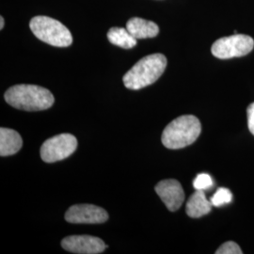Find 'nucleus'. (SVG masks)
Returning a JSON list of instances; mask_svg holds the SVG:
<instances>
[{
	"instance_id": "obj_1",
	"label": "nucleus",
	"mask_w": 254,
	"mask_h": 254,
	"mask_svg": "<svg viewBox=\"0 0 254 254\" xmlns=\"http://www.w3.org/2000/svg\"><path fill=\"white\" fill-rule=\"evenodd\" d=\"M5 100L15 109L26 111H40L51 108L54 104V95L46 88L21 84L9 88L5 92Z\"/></svg>"
},
{
	"instance_id": "obj_2",
	"label": "nucleus",
	"mask_w": 254,
	"mask_h": 254,
	"mask_svg": "<svg viewBox=\"0 0 254 254\" xmlns=\"http://www.w3.org/2000/svg\"><path fill=\"white\" fill-rule=\"evenodd\" d=\"M167 67V59L162 54H152L138 61L123 78L129 90L137 91L156 81Z\"/></svg>"
},
{
	"instance_id": "obj_3",
	"label": "nucleus",
	"mask_w": 254,
	"mask_h": 254,
	"mask_svg": "<svg viewBox=\"0 0 254 254\" xmlns=\"http://www.w3.org/2000/svg\"><path fill=\"white\" fill-rule=\"evenodd\" d=\"M200 132L199 119L193 115H183L173 120L164 129L161 140L166 148L177 150L195 142Z\"/></svg>"
},
{
	"instance_id": "obj_4",
	"label": "nucleus",
	"mask_w": 254,
	"mask_h": 254,
	"mask_svg": "<svg viewBox=\"0 0 254 254\" xmlns=\"http://www.w3.org/2000/svg\"><path fill=\"white\" fill-rule=\"evenodd\" d=\"M29 27L32 33L50 46L67 47L73 44L70 30L63 23L48 16H35L30 20Z\"/></svg>"
},
{
	"instance_id": "obj_5",
	"label": "nucleus",
	"mask_w": 254,
	"mask_h": 254,
	"mask_svg": "<svg viewBox=\"0 0 254 254\" xmlns=\"http://www.w3.org/2000/svg\"><path fill=\"white\" fill-rule=\"evenodd\" d=\"M254 48V40L244 34H234L223 37L216 41L212 48V54L220 60L239 58L252 52Z\"/></svg>"
},
{
	"instance_id": "obj_6",
	"label": "nucleus",
	"mask_w": 254,
	"mask_h": 254,
	"mask_svg": "<svg viewBox=\"0 0 254 254\" xmlns=\"http://www.w3.org/2000/svg\"><path fill=\"white\" fill-rule=\"evenodd\" d=\"M77 139L71 134H61L46 140L41 147V157L46 163L64 160L74 153Z\"/></svg>"
},
{
	"instance_id": "obj_7",
	"label": "nucleus",
	"mask_w": 254,
	"mask_h": 254,
	"mask_svg": "<svg viewBox=\"0 0 254 254\" xmlns=\"http://www.w3.org/2000/svg\"><path fill=\"white\" fill-rule=\"evenodd\" d=\"M65 219L70 223L97 224L106 222L109 214L105 209L93 204H75L67 210Z\"/></svg>"
},
{
	"instance_id": "obj_8",
	"label": "nucleus",
	"mask_w": 254,
	"mask_h": 254,
	"mask_svg": "<svg viewBox=\"0 0 254 254\" xmlns=\"http://www.w3.org/2000/svg\"><path fill=\"white\" fill-rule=\"evenodd\" d=\"M62 247L73 254H98L106 250L107 245L102 239L95 236H71L64 238Z\"/></svg>"
},
{
	"instance_id": "obj_9",
	"label": "nucleus",
	"mask_w": 254,
	"mask_h": 254,
	"mask_svg": "<svg viewBox=\"0 0 254 254\" xmlns=\"http://www.w3.org/2000/svg\"><path fill=\"white\" fill-rule=\"evenodd\" d=\"M155 192L167 208L172 212H175L180 208L185 200V192L181 184L174 179L159 182L155 187Z\"/></svg>"
},
{
	"instance_id": "obj_10",
	"label": "nucleus",
	"mask_w": 254,
	"mask_h": 254,
	"mask_svg": "<svg viewBox=\"0 0 254 254\" xmlns=\"http://www.w3.org/2000/svg\"><path fill=\"white\" fill-rule=\"evenodd\" d=\"M211 200H207L203 190H196L187 202L186 211L189 217L199 218L207 215L212 209Z\"/></svg>"
},
{
	"instance_id": "obj_11",
	"label": "nucleus",
	"mask_w": 254,
	"mask_h": 254,
	"mask_svg": "<svg viewBox=\"0 0 254 254\" xmlns=\"http://www.w3.org/2000/svg\"><path fill=\"white\" fill-rule=\"evenodd\" d=\"M127 28L136 40L154 38L159 32V27L155 23L139 17L130 19L127 23Z\"/></svg>"
},
{
	"instance_id": "obj_12",
	"label": "nucleus",
	"mask_w": 254,
	"mask_h": 254,
	"mask_svg": "<svg viewBox=\"0 0 254 254\" xmlns=\"http://www.w3.org/2000/svg\"><path fill=\"white\" fill-rule=\"evenodd\" d=\"M23 145L22 137L15 130L4 128L0 129V155L9 156L16 154Z\"/></svg>"
},
{
	"instance_id": "obj_13",
	"label": "nucleus",
	"mask_w": 254,
	"mask_h": 254,
	"mask_svg": "<svg viewBox=\"0 0 254 254\" xmlns=\"http://www.w3.org/2000/svg\"><path fill=\"white\" fill-rule=\"evenodd\" d=\"M108 39L114 46L130 49L136 45V39L133 36L127 28L123 27H111L108 32Z\"/></svg>"
},
{
	"instance_id": "obj_14",
	"label": "nucleus",
	"mask_w": 254,
	"mask_h": 254,
	"mask_svg": "<svg viewBox=\"0 0 254 254\" xmlns=\"http://www.w3.org/2000/svg\"><path fill=\"white\" fill-rule=\"evenodd\" d=\"M210 200H211L213 206L220 207L224 204H228V203L232 202L233 194L228 189L220 188V189H218V190L216 191V193L212 196Z\"/></svg>"
},
{
	"instance_id": "obj_15",
	"label": "nucleus",
	"mask_w": 254,
	"mask_h": 254,
	"mask_svg": "<svg viewBox=\"0 0 254 254\" xmlns=\"http://www.w3.org/2000/svg\"><path fill=\"white\" fill-rule=\"evenodd\" d=\"M213 179L207 173H200L193 181V187L196 190H207L213 187Z\"/></svg>"
},
{
	"instance_id": "obj_16",
	"label": "nucleus",
	"mask_w": 254,
	"mask_h": 254,
	"mask_svg": "<svg viewBox=\"0 0 254 254\" xmlns=\"http://www.w3.org/2000/svg\"><path fill=\"white\" fill-rule=\"evenodd\" d=\"M217 254H241L242 251L240 247L234 241H228L220 246L216 252Z\"/></svg>"
},
{
	"instance_id": "obj_17",
	"label": "nucleus",
	"mask_w": 254,
	"mask_h": 254,
	"mask_svg": "<svg viewBox=\"0 0 254 254\" xmlns=\"http://www.w3.org/2000/svg\"><path fill=\"white\" fill-rule=\"evenodd\" d=\"M247 116H248V127L250 132L254 136V103L251 104L247 109Z\"/></svg>"
},
{
	"instance_id": "obj_18",
	"label": "nucleus",
	"mask_w": 254,
	"mask_h": 254,
	"mask_svg": "<svg viewBox=\"0 0 254 254\" xmlns=\"http://www.w3.org/2000/svg\"><path fill=\"white\" fill-rule=\"evenodd\" d=\"M4 25H5V21H4L3 16H1V17H0V29H3Z\"/></svg>"
}]
</instances>
